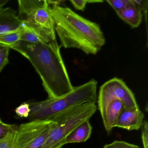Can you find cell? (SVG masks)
<instances>
[{
    "label": "cell",
    "instance_id": "6da1fadb",
    "mask_svg": "<svg viewBox=\"0 0 148 148\" xmlns=\"http://www.w3.org/2000/svg\"><path fill=\"white\" fill-rule=\"evenodd\" d=\"M57 39L31 44L22 41L10 47L31 62L39 75L48 99L66 95L73 90Z\"/></svg>",
    "mask_w": 148,
    "mask_h": 148
},
{
    "label": "cell",
    "instance_id": "7a4b0ae2",
    "mask_svg": "<svg viewBox=\"0 0 148 148\" xmlns=\"http://www.w3.org/2000/svg\"><path fill=\"white\" fill-rule=\"evenodd\" d=\"M55 32L60 47L76 48L87 54L96 55L106 43L98 24L85 18L68 7L50 6Z\"/></svg>",
    "mask_w": 148,
    "mask_h": 148
},
{
    "label": "cell",
    "instance_id": "3957f363",
    "mask_svg": "<svg viewBox=\"0 0 148 148\" xmlns=\"http://www.w3.org/2000/svg\"><path fill=\"white\" fill-rule=\"evenodd\" d=\"M97 82L92 79L77 87L66 95L54 99L29 103L31 109L28 118L30 121L51 120L72 107L84 103H96Z\"/></svg>",
    "mask_w": 148,
    "mask_h": 148
},
{
    "label": "cell",
    "instance_id": "277c9868",
    "mask_svg": "<svg viewBox=\"0 0 148 148\" xmlns=\"http://www.w3.org/2000/svg\"><path fill=\"white\" fill-rule=\"evenodd\" d=\"M97 110L96 103H84L72 107L53 118L56 124L42 148H62L66 137L84 121L90 120Z\"/></svg>",
    "mask_w": 148,
    "mask_h": 148
},
{
    "label": "cell",
    "instance_id": "5b68a950",
    "mask_svg": "<svg viewBox=\"0 0 148 148\" xmlns=\"http://www.w3.org/2000/svg\"><path fill=\"white\" fill-rule=\"evenodd\" d=\"M19 18L46 41L56 39L55 24L46 0H19Z\"/></svg>",
    "mask_w": 148,
    "mask_h": 148
},
{
    "label": "cell",
    "instance_id": "8992f818",
    "mask_svg": "<svg viewBox=\"0 0 148 148\" xmlns=\"http://www.w3.org/2000/svg\"><path fill=\"white\" fill-rule=\"evenodd\" d=\"M56 124L51 120L21 124L16 130L13 148H42Z\"/></svg>",
    "mask_w": 148,
    "mask_h": 148
},
{
    "label": "cell",
    "instance_id": "52a82bcc",
    "mask_svg": "<svg viewBox=\"0 0 148 148\" xmlns=\"http://www.w3.org/2000/svg\"><path fill=\"white\" fill-rule=\"evenodd\" d=\"M115 99L121 100L126 109L138 107L133 92L120 79L113 78L101 86L98 97V108L102 119L110 103Z\"/></svg>",
    "mask_w": 148,
    "mask_h": 148
},
{
    "label": "cell",
    "instance_id": "ba28073f",
    "mask_svg": "<svg viewBox=\"0 0 148 148\" xmlns=\"http://www.w3.org/2000/svg\"><path fill=\"white\" fill-rule=\"evenodd\" d=\"M144 115L139 107L126 109L121 111L116 127L128 131L138 130L142 127Z\"/></svg>",
    "mask_w": 148,
    "mask_h": 148
},
{
    "label": "cell",
    "instance_id": "9c48e42d",
    "mask_svg": "<svg viewBox=\"0 0 148 148\" xmlns=\"http://www.w3.org/2000/svg\"><path fill=\"white\" fill-rule=\"evenodd\" d=\"M22 25L15 10L10 8H0V35L19 31Z\"/></svg>",
    "mask_w": 148,
    "mask_h": 148
},
{
    "label": "cell",
    "instance_id": "30bf717a",
    "mask_svg": "<svg viewBox=\"0 0 148 148\" xmlns=\"http://www.w3.org/2000/svg\"><path fill=\"white\" fill-rule=\"evenodd\" d=\"M124 107L121 100L115 99L112 101L107 107L103 122L106 130L110 134L112 129L116 127L119 116Z\"/></svg>",
    "mask_w": 148,
    "mask_h": 148
},
{
    "label": "cell",
    "instance_id": "8fae6325",
    "mask_svg": "<svg viewBox=\"0 0 148 148\" xmlns=\"http://www.w3.org/2000/svg\"><path fill=\"white\" fill-rule=\"evenodd\" d=\"M116 13L120 18L130 26L132 28L138 27L142 22L143 13L132 0L129 5Z\"/></svg>",
    "mask_w": 148,
    "mask_h": 148
},
{
    "label": "cell",
    "instance_id": "7c38bea8",
    "mask_svg": "<svg viewBox=\"0 0 148 148\" xmlns=\"http://www.w3.org/2000/svg\"><path fill=\"white\" fill-rule=\"evenodd\" d=\"M92 132V127L89 120L84 121L77 126L66 137L65 144L86 142L90 138Z\"/></svg>",
    "mask_w": 148,
    "mask_h": 148
},
{
    "label": "cell",
    "instance_id": "4fadbf2b",
    "mask_svg": "<svg viewBox=\"0 0 148 148\" xmlns=\"http://www.w3.org/2000/svg\"><path fill=\"white\" fill-rule=\"evenodd\" d=\"M20 41L31 44L47 42L40 35L22 23Z\"/></svg>",
    "mask_w": 148,
    "mask_h": 148
},
{
    "label": "cell",
    "instance_id": "5bb4252c",
    "mask_svg": "<svg viewBox=\"0 0 148 148\" xmlns=\"http://www.w3.org/2000/svg\"><path fill=\"white\" fill-rule=\"evenodd\" d=\"M21 29L19 31L0 35V44L11 47L20 41Z\"/></svg>",
    "mask_w": 148,
    "mask_h": 148
},
{
    "label": "cell",
    "instance_id": "9a60e30c",
    "mask_svg": "<svg viewBox=\"0 0 148 148\" xmlns=\"http://www.w3.org/2000/svg\"><path fill=\"white\" fill-rule=\"evenodd\" d=\"M9 46L0 44V72L9 63Z\"/></svg>",
    "mask_w": 148,
    "mask_h": 148
},
{
    "label": "cell",
    "instance_id": "2e32d148",
    "mask_svg": "<svg viewBox=\"0 0 148 148\" xmlns=\"http://www.w3.org/2000/svg\"><path fill=\"white\" fill-rule=\"evenodd\" d=\"M17 128L10 132L5 138L0 140V148H13Z\"/></svg>",
    "mask_w": 148,
    "mask_h": 148
},
{
    "label": "cell",
    "instance_id": "e0dca14e",
    "mask_svg": "<svg viewBox=\"0 0 148 148\" xmlns=\"http://www.w3.org/2000/svg\"><path fill=\"white\" fill-rule=\"evenodd\" d=\"M106 1L117 13L125 8L131 3L132 0H107Z\"/></svg>",
    "mask_w": 148,
    "mask_h": 148
},
{
    "label": "cell",
    "instance_id": "ac0fdd59",
    "mask_svg": "<svg viewBox=\"0 0 148 148\" xmlns=\"http://www.w3.org/2000/svg\"><path fill=\"white\" fill-rule=\"evenodd\" d=\"M103 148H140L138 145L122 141H116L106 145Z\"/></svg>",
    "mask_w": 148,
    "mask_h": 148
},
{
    "label": "cell",
    "instance_id": "d6986e66",
    "mask_svg": "<svg viewBox=\"0 0 148 148\" xmlns=\"http://www.w3.org/2000/svg\"><path fill=\"white\" fill-rule=\"evenodd\" d=\"M15 112L16 114L20 117L27 118L31 112L29 104L25 103L21 104L15 109Z\"/></svg>",
    "mask_w": 148,
    "mask_h": 148
},
{
    "label": "cell",
    "instance_id": "ffe728a7",
    "mask_svg": "<svg viewBox=\"0 0 148 148\" xmlns=\"http://www.w3.org/2000/svg\"><path fill=\"white\" fill-rule=\"evenodd\" d=\"M14 125L8 124L3 122L0 123V140L5 138L10 132L17 128Z\"/></svg>",
    "mask_w": 148,
    "mask_h": 148
},
{
    "label": "cell",
    "instance_id": "44dd1931",
    "mask_svg": "<svg viewBox=\"0 0 148 148\" xmlns=\"http://www.w3.org/2000/svg\"><path fill=\"white\" fill-rule=\"evenodd\" d=\"M141 128L143 148H148V123L147 120H144Z\"/></svg>",
    "mask_w": 148,
    "mask_h": 148
},
{
    "label": "cell",
    "instance_id": "7402d4cb",
    "mask_svg": "<svg viewBox=\"0 0 148 148\" xmlns=\"http://www.w3.org/2000/svg\"><path fill=\"white\" fill-rule=\"evenodd\" d=\"M70 1L76 9L82 11L84 10L86 5L89 3V1L86 0H71Z\"/></svg>",
    "mask_w": 148,
    "mask_h": 148
},
{
    "label": "cell",
    "instance_id": "603a6c76",
    "mask_svg": "<svg viewBox=\"0 0 148 148\" xmlns=\"http://www.w3.org/2000/svg\"><path fill=\"white\" fill-rule=\"evenodd\" d=\"M133 2L141 9L142 12L145 14V18H147V10H148V1L145 0H132Z\"/></svg>",
    "mask_w": 148,
    "mask_h": 148
},
{
    "label": "cell",
    "instance_id": "cb8c5ba5",
    "mask_svg": "<svg viewBox=\"0 0 148 148\" xmlns=\"http://www.w3.org/2000/svg\"><path fill=\"white\" fill-rule=\"evenodd\" d=\"M8 2V0H0V8L3 7Z\"/></svg>",
    "mask_w": 148,
    "mask_h": 148
},
{
    "label": "cell",
    "instance_id": "d4e9b609",
    "mask_svg": "<svg viewBox=\"0 0 148 148\" xmlns=\"http://www.w3.org/2000/svg\"><path fill=\"white\" fill-rule=\"evenodd\" d=\"M1 122H2V121H1V119H0V123H1Z\"/></svg>",
    "mask_w": 148,
    "mask_h": 148
}]
</instances>
